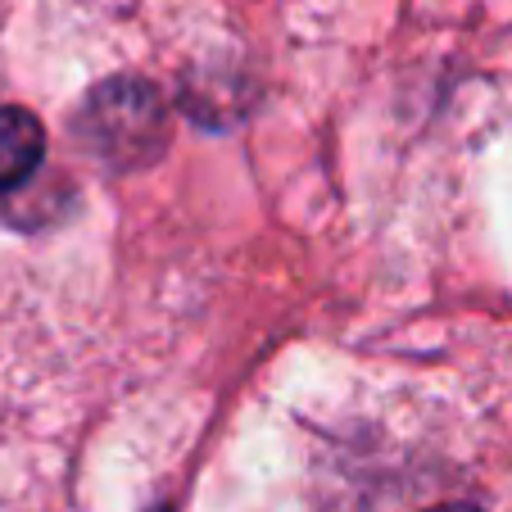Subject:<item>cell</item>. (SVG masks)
I'll return each instance as SVG.
<instances>
[{"mask_svg": "<svg viewBox=\"0 0 512 512\" xmlns=\"http://www.w3.org/2000/svg\"><path fill=\"white\" fill-rule=\"evenodd\" d=\"M73 136L100 164L136 168L164 150L168 105L155 87H145L136 78H114L87 96L82 114L73 118Z\"/></svg>", "mask_w": 512, "mask_h": 512, "instance_id": "cell-1", "label": "cell"}, {"mask_svg": "<svg viewBox=\"0 0 512 512\" xmlns=\"http://www.w3.org/2000/svg\"><path fill=\"white\" fill-rule=\"evenodd\" d=\"M41 155H46V132L37 118L19 105L0 109V191H19L41 168Z\"/></svg>", "mask_w": 512, "mask_h": 512, "instance_id": "cell-2", "label": "cell"}, {"mask_svg": "<svg viewBox=\"0 0 512 512\" xmlns=\"http://www.w3.org/2000/svg\"><path fill=\"white\" fill-rule=\"evenodd\" d=\"M426 512H476V508H467V503H445V508H426Z\"/></svg>", "mask_w": 512, "mask_h": 512, "instance_id": "cell-3", "label": "cell"}]
</instances>
